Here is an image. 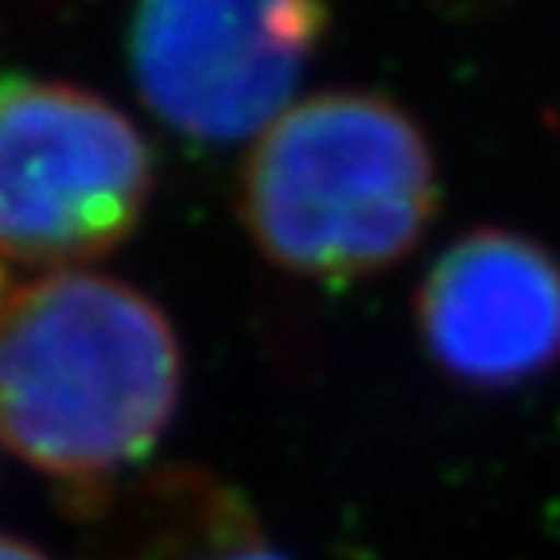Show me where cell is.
I'll return each mask as SVG.
<instances>
[{"mask_svg":"<svg viewBox=\"0 0 560 560\" xmlns=\"http://www.w3.org/2000/svg\"><path fill=\"white\" fill-rule=\"evenodd\" d=\"M184 385L179 339L144 292L55 269L0 284V440L97 499L160 444Z\"/></svg>","mask_w":560,"mask_h":560,"instance_id":"6da1fadb","label":"cell"},{"mask_svg":"<svg viewBox=\"0 0 560 560\" xmlns=\"http://www.w3.org/2000/svg\"><path fill=\"white\" fill-rule=\"evenodd\" d=\"M436 214L424 132L377 94H319L257 137L242 219L257 249L307 280H359L397 265Z\"/></svg>","mask_w":560,"mask_h":560,"instance_id":"7a4b0ae2","label":"cell"},{"mask_svg":"<svg viewBox=\"0 0 560 560\" xmlns=\"http://www.w3.org/2000/svg\"><path fill=\"white\" fill-rule=\"evenodd\" d=\"M152 191L149 144L86 90L0 79V257L82 265L137 230Z\"/></svg>","mask_w":560,"mask_h":560,"instance_id":"3957f363","label":"cell"},{"mask_svg":"<svg viewBox=\"0 0 560 560\" xmlns=\"http://www.w3.org/2000/svg\"><path fill=\"white\" fill-rule=\"evenodd\" d=\"M324 32V0H137L132 74L164 125L230 144L289 109Z\"/></svg>","mask_w":560,"mask_h":560,"instance_id":"277c9868","label":"cell"},{"mask_svg":"<svg viewBox=\"0 0 560 560\" xmlns=\"http://www.w3.org/2000/svg\"><path fill=\"white\" fill-rule=\"evenodd\" d=\"M420 342L447 377L510 389L560 362V261L510 230L452 242L417 292Z\"/></svg>","mask_w":560,"mask_h":560,"instance_id":"5b68a950","label":"cell"},{"mask_svg":"<svg viewBox=\"0 0 560 560\" xmlns=\"http://www.w3.org/2000/svg\"><path fill=\"white\" fill-rule=\"evenodd\" d=\"M94 534L82 560H289L254 506L199 467L117 482L86 502Z\"/></svg>","mask_w":560,"mask_h":560,"instance_id":"8992f818","label":"cell"},{"mask_svg":"<svg viewBox=\"0 0 560 560\" xmlns=\"http://www.w3.org/2000/svg\"><path fill=\"white\" fill-rule=\"evenodd\" d=\"M0 560H51L44 549H35L32 541L12 534H0Z\"/></svg>","mask_w":560,"mask_h":560,"instance_id":"52a82bcc","label":"cell"}]
</instances>
